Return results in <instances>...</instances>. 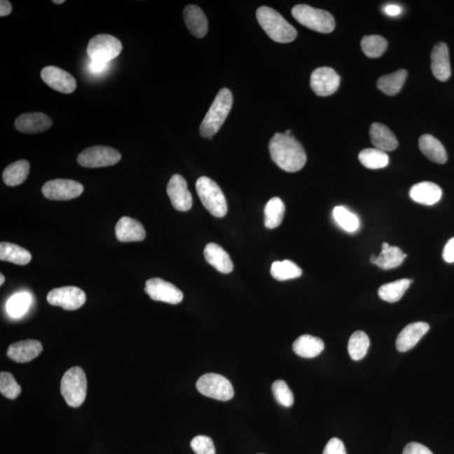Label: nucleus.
I'll list each match as a JSON object with an SVG mask.
<instances>
[{
    "label": "nucleus",
    "instance_id": "obj_1",
    "mask_svg": "<svg viewBox=\"0 0 454 454\" xmlns=\"http://www.w3.org/2000/svg\"><path fill=\"white\" fill-rule=\"evenodd\" d=\"M268 149L273 161L281 170L296 172L305 165V151L292 135L276 133L269 142Z\"/></svg>",
    "mask_w": 454,
    "mask_h": 454
},
{
    "label": "nucleus",
    "instance_id": "obj_2",
    "mask_svg": "<svg viewBox=\"0 0 454 454\" xmlns=\"http://www.w3.org/2000/svg\"><path fill=\"white\" fill-rule=\"evenodd\" d=\"M256 16L261 27L273 41L280 43H289L296 40V29L273 8L260 7L256 11Z\"/></svg>",
    "mask_w": 454,
    "mask_h": 454
},
{
    "label": "nucleus",
    "instance_id": "obj_3",
    "mask_svg": "<svg viewBox=\"0 0 454 454\" xmlns=\"http://www.w3.org/2000/svg\"><path fill=\"white\" fill-rule=\"evenodd\" d=\"M233 97L228 88L219 91L203 121L200 132L202 137L209 138L221 129L233 107Z\"/></svg>",
    "mask_w": 454,
    "mask_h": 454
},
{
    "label": "nucleus",
    "instance_id": "obj_4",
    "mask_svg": "<svg viewBox=\"0 0 454 454\" xmlns=\"http://www.w3.org/2000/svg\"><path fill=\"white\" fill-rule=\"evenodd\" d=\"M196 191L205 208L214 217H224L227 213V202L221 188L208 177H200L196 182Z\"/></svg>",
    "mask_w": 454,
    "mask_h": 454
},
{
    "label": "nucleus",
    "instance_id": "obj_5",
    "mask_svg": "<svg viewBox=\"0 0 454 454\" xmlns=\"http://www.w3.org/2000/svg\"><path fill=\"white\" fill-rule=\"evenodd\" d=\"M292 15L298 23L319 33H331L336 27L333 16L329 12L307 4H297L292 8Z\"/></svg>",
    "mask_w": 454,
    "mask_h": 454
},
{
    "label": "nucleus",
    "instance_id": "obj_6",
    "mask_svg": "<svg viewBox=\"0 0 454 454\" xmlns=\"http://www.w3.org/2000/svg\"><path fill=\"white\" fill-rule=\"evenodd\" d=\"M61 393L71 407H79L85 401L87 378L81 368L74 367L67 370L62 378Z\"/></svg>",
    "mask_w": 454,
    "mask_h": 454
},
{
    "label": "nucleus",
    "instance_id": "obj_7",
    "mask_svg": "<svg viewBox=\"0 0 454 454\" xmlns=\"http://www.w3.org/2000/svg\"><path fill=\"white\" fill-rule=\"evenodd\" d=\"M198 391L205 397L218 399V401H230L234 397L233 386L229 380L217 373H205L196 383Z\"/></svg>",
    "mask_w": 454,
    "mask_h": 454
},
{
    "label": "nucleus",
    "instance_id": "obj_8",
    "mask_svg": "<svg viewBox=\"0 0 454 454\" xmlns=\"http://www.w3.org/2000/svg\"><path fill=\"white\" fill-rule=\"evenodd\" d=\"M120 40L111 35L95 36L88 42L87 54L91 61L109 63L121 54Z\"/></svg>",
    "mask_w": 454,
    "mask_h": 454
},
{
    "label": "nucleus",
    "instance_id": "obj_9",
    "mask_svg": "<svg viewBox=\"0 0 454 454\" xmlns=\"http://www.w3.org/2000/svg\"><path fill=\"white\" fill-rule=\"evenodd\" d=\"M121 159V154L117 150L109 146H95L83 150L77 160L82 167L95 168L115 165Z\"/></svg>",
    "mask_w": 454,
    "mask_h": 454
},
{
    "label": "nucleus",
    "instance_id": "obj_10",
    "mask_svg": "<svg viewBox=\"0 0 454 454\" xmlns=\"http://www.w3.org/2000/svg\"><path fill=\"white\" fill-rule=\"evenodd\" d=\"M83 191L81 184L71 179L50 180L42 187V193L50 200H73L81 195Z\"/></svg>",
    "mask_w": 454,
    "mask_h": 454
},
{
    "label": "nucleus",
    "instance_id": "obj_11",
    "mask_svg": "<svg viewBox=\"0 0 454 454\" xmlns=\"http://www.w3.org/2000/svg\"><path fill=\"white\" fill-rule=\"evenodd\" d=\"M46 300L52 305L60 306L67 310H75L84 305L86 294L75 286H66L50 290Z\"/></svg>",
    "mask_w": 454,
    "mask_h": 454
},
{
    "label": "nucleus",
    "instance_id": "obj_12",
    "mask_svg": "<svg viewBox=\"0 0 454 454\" xmlns=\"http://www.w3.org/2000/svg\"><path fill=\"white\" fill-rule=\"evenodd\" d=\"M145 292L151 300L177 305L183 301L184 294L175 285L159 277L146 281Z\"/></svg>",
    "mask_w": 454,
    "mask_h": 454
},
{
    "label": "nucleus",
    "instance_id": "obj_13",
    "mask_svg": "<svg viewBox=\"0 0 454 454\" xmlns=\"http://www.w3.org/2000/svg\"><path fill=\"white\" fill-rule=\"evenodd\" d=\"M340 76L329 67H319L310 76V87L318 96H329L338 90Z\"/></svg>",
    "mask_w": 454,
    "mask_h": 454
},
{
    "label": "nucleus",
    "instance_id": "obj_14",
    "mask_svg": "<svg viewBox=\"0 0 454 454\" xmlns=\"http://www.w3.org/2000/svg\"><path fill=\"white\" fill-rule=\"evenodd\" d=\"M167 193L172 205L179 212H186L192 208L193 198L183 176H172L167 184Z\"/></svg>",
    "mask_w": 454,
    "mask_h": 454
},
{
    "label": "nucleus",
    "instance_id": "obj_15",
    "mask_svg": "<svg viewBox=\"0 0 454 454\" xmlns=\"http://www.w3.org/2000/svg\"><path fill=\"white\" fill-rule=\"evenodd\" d=\"M41 77L49 87L62 94H71L77 87V83L73 76L57 67H44L41 70Z\"/></svg>",
    "mask_w": 454,
    "mask_h": 454
},
{
    "label": "nucleus",
    "instance_id": "obj_16",
    "mask_svg": "<svg viewBox=\"0 0 454 454\" xmlns=\"http://www.w3.org/2000/svg\"><path fill=\"white\" fill-rule=\"evenodd\" d=\"M52 125V119L41 112L23 114L15 121V128L25 134L44 132Z\"/></svg>",
    "mask_w": 454,
    "mask_h": 454
},
{
    "label": "nucleus",
    "instance_id": "obj_17",
    "mask_svg": "<svg viewBox=\"0 0 454 454\" xmlns=\"http://www.w3.org/2000/svg\"><path fill=\"white\" fill-rule=\"evenodd\" d=\"M430 329V326L423 322L409 324L401 331L395 343V346L399 352H407L413 348L419 340L426 335Z\"/></svg>",
    "mask_w": 454,
    "mask_h": 454
},
{
    "label": "nucleus",
    "instance_id": "obj_18",
    "mask_svg": "<svg viewBox=\"0 0 454 454\" xmlns=\"http://www.w3.org/2000/svg\"><path fill=\"white\" fill-rule=\"evenodd\" d=\"M432 71L433 75L439 81L445 82L451 76L449 52L447 44L439 42L433 48L431 54Z\"/></svg>",
    "mask_w": 454,
    "mask_h": 454
},
{
    "label": "nucleus",
    "instance_id": "obj_19",
    "mask_svg": "<svg viewBox=\"0 0 454 454\" xmlns=\"http://www.w3.org/2000/svg\"><path fill=\"white\" fill-rule=\"evenodd\" d=\"M42 350L43 347L39 340H20L8 347L7 356L17 363H27L39 356Z\"/></svg>",
    "mask_w": 454,
    "mask_h": 454
},
{
    "label": "nucleus",
    "instance_id": "obj_20",
    "mask_svg": "<svg viewBox=\"0 0 454 454\" xmlns=\"http://www.w3.org/2000/svg\"><path fill=\"white\" fill-rule=\"evenodd\" d=\"M116 235L122 242H142L146 238V231L141 222L124 216L117 222Z\"/></svg>",
    "mask_w": 454,
    "mask_h": 454
},
{
    "label": "nucleus",
    "instance_id": "obj_21",
    "mask_svg": "<svg viewBox=\"0 0 454 454\" xmlns=\"http://www.w3.org/2000/svg\"><path fill=\"white\" fill-rule=\"evenodd\" d=\"M411 200L424 205H433L441 200L443 191L439 185L432 182H422L413 185L409 193Z\"/></svg>",
    "mask_w": 454,
    "mask_h": 454
},
{
    "label": "nucleus",
    "instance_id": "obj_22",
    "mask_svg": "<svg viewBox=\"0 0 454 454\" xmlns=\"http://www.w3.org/2000/svg\"><path fill=\"white\" fill-rule=\"evenodd\" d=\"M184 19L185 25L193 36L203 38L207 34L208 20L200 7L193 4L185 7Z\"/></svg>",
    "mask_w": 454,
    "mask_h": 454
},
{
    "label": "nucleus",
    "instance_id": "obj_23",
    "mask_svg": "<svg viewBox=\"0 0 454 454\" xmlns=\"http://www.w3.org/2000/svg\"><path fill=\"white\" fill-rule=\"evenodd\" d=\"M205 259L208 263L222 273H230L234 265L231 256L216 243H209L204 251Z\"/></svg>",
    "mask_w": 454,
    "mask_h": 454
},
{
    "label": "nucleus",
    "instance_id": "obj_24",
    "mask_svg": "<svg viewBox=\"0 0 454 454\" xmlns=\"http://www.w3.org/2000/svg\"><path fill=\"white\" fill-rule=\"evenodd\" d=\"M370 139L376 149L385 151H392L397 149L399 143L394 133L381 123H373L370 128Z\"/></svg>",
    "mask_w": 454,
    "mask_h": 454
},
{
    "label": "nucleus",
    "instance_id": "obj_25",
    "mask_svg": "<svg viewBox=\"0 0 454 454\" xmlns=\"http://www.w3.org/2000/svg\"><path fill=\"white\" fill-rule=\"evenodd\" d=\"M419 149L432 162L439 164L447 162L448 155L444 146L432 135L425 134L420 137Z\"/></svg>",
    "mask_w": 454,
    "mask_h": 454
},
{
    "label": "nucleus",
    "instance_id": "obj_26",
    "mask_svg": "<svg viewBox=\"0 0 454 454\" xmlns=\"http://www.w3.org/2000/svg\"><path fill=\"white\" fill-rule=\"evenodd\" d=\"M324 343L321 338L311 335H302L293 343V350L298 356L312 359L321 355L324 350Z\"/></svg>",
    "mask_w": 454,
    "mask_h": 454
},
{
    "label": "nucleus",
    "instance_id": "obj_27",
    "mask_svg": "<svg viewBox=\"0 0 454 454\" xmlns=\"http://www.w3.org/2000/svg\"><path fill=\"white\" fill-rule=\"evenodd\" d=\"M380 254L377 256L376 265L385 270L399 267L407 256L401 248L390 246L387 242L382 244Z\"/></svg>",
    "mask_w": 454,
    "mask_h": 454
},
{
    "label": "nucleus",
    "instance_id": "obj_28",
    "mask_svg": "<svg viewBox=\"0 0 454 454\" xmlns=\"http://www.w3.org/2000/svg\"><path fill=\"white\" fill-rule=\"evenodd\" d=\"M32 259L31 252L15 244L4 242L0 244V260L17 265H27Z\"/></svg>",
    "mask_w": 454,
    "mask_h": 454
},
{
    "label": "nucleus",
    "instance_id": "obj_29",
    "mask_svg": "<svg viewBox=\"0 0 454 454\" xmlns=\"http://www.w3.org/2000/svg\"><path fill=\"white\" fill-rule=\"evenodd\" d=\"M29 174V162L27 160H20L11 164L4 170V182L8 186H18L27 180Z\"/></svg>",
    "mask_w": 454,
    "mask_h": 454
},
{
    "label": "nucleus",
    "instance_id": "obj_30",
    "mask_svg": "<svg viewBox=\"0 0 454 454\" xmlns=\"http://www.w3.org/2000/svg\"><path fill=\"white\" fill-rule=\"evenodd\" d=\"M285 205L280 198H272L265 206L264 225L268 229H275L284 220Z\"/></svg>",
    "mask_w": 454,
    "mask_h": 454
},
{
    "label": "nucleus",
    "instance_id": "obj_31",
    "mask_svg": "<svg viewBox=\"0 0 454 454\" xmlns=\"http://www.w3.org/2000/svg\"><path fill=\"white\" fill-rule=\"evenodd\" d=\"M407 71L405 69L398 70L394 73L383 76L378 78L377 87L387 95L393 96L397 95L406 82Z\"/></svg>",
    "mask_w": 454,
    "mask_h": 454
},
{
    "label": "nucleus",
    "instance_id": "obj_32",
    "mask_svg": "<svg viewBox=\"0 0 454 454\" xmlns=\"http://www.w3.org/2000/svg\"><path fill=\"white\" fill-rule=\"evenodd\" d=\"M411 282V280L403 279L391 282L389 284H383L378 289V296L383 301L387 302H397L401 300L408 288L410 287Z\"/></svg>",
    "mask_w": 454,
    "mask_h": 454
},
{
    "label": "nucleus",
    "instance_id": "obj_33",
    "mask_svg": "<svg viewBox=\"0 0 454 454\" xmlns=\"http://www.w3.org/2000/svg\"><path fill=\"white\" fill-rule=\"evenodd\" d=\"M271 275L279 281L297 279L302 275V269L290 260L277 261L272 264Z\"/></svg>",
    "mask_w": 454,
    "mask_h": 454
},
{
    "label": "nucleus",
    "instance_id": "obj_34",
    "mask_svg": "<svg viewBox=\"0 0 454 454\" xmlns=\"http://www.w3.org/2000/svg\"><path fill=\"white\" fill-rule=\"evenodd\" d=\"M370 340L364 331H357L351 336L348 340V350L352 360L359 361L367 355Z\"/></svg>",
    "mask_w": 454,
    "mask_h": 454
},
{
    "label": "nucleus",
    "instance_id": "obj_35",
    "mask_svg": "<svg viewBox=\"0 0 454 454\" xmlns=\"http://www.w3.org/2000/svg\"><path fill=\"white\" fill-rule=\"evenodd\" d=\"M359 161L369 170H380L390 163L388 154L376 149H367L360 151Z\"/></svg>",
    "mask_w": 454,
    "mask_h": 454
},
{
    "label": "nucleus",
    "instance_id": "obj_36",
    "mask_svg": "<svg viewBox=\"0 0 454 454\" xmlns=\"http://www.w3.org/2000/svg\"><path fill=\"white\" fill-rule=\"evenodd\" d=\"M32 304V296L27 292H20L8 298L6 310L13 318L22 317Z\"/></svg>",
    "mask_w": 454,
    "mask_h": 454
},
{
    "label": "nucleus",
    "instance_id": "obj_37",
    "mask_svg": "<svg viewBox=\"0 0 454 454\" xmlns=\"http://www.w3.org/2000/svg\"><path fill=\"white\" fill-rule=\"evenodd\" d=\"M361 48L366 56L377 58L385 53L388 48V41L380 36H366L362 39Z\"/></svg>",
    "mask_w": 454,
    "mask_h": 454
},
{
    "label": "nucleus",
    "instance_id": "obj_38",
    "mask_svg": "<svg viewBox=\"0 0 454 454\" xmlns=\"http://www.w3.org/2000/svg\"><path fill=\"white\" fill-rule=\"evenodd\" d=\"M333 217L340 228L348 233H355L359 228V218L344 206H336L334 208Z\"/></svg>",
    "mask_w": 454,
    "mask_h": 454
},
{
    "label": "nucleus",
    "instance_id": "obj_39",
    "mask_svg": "<svg viewBox=\"0 0 454 454\" xmlns=\"http://www.w3.org/2000/svg\"><path fill=\"white\" fill-rule=\"evenodd\" d=\"M0 392L8 399H15L21 393V388L11 373H0Z\"/></svg>",
    "mask_w": 454,
    "mask_h": 454
},
{
    "label": "nucleus",
    "instance_id": "obj_40",
    "mask_svg": "<svg viewBox=\"0 0 454 454\" xmlns=\"http://www.w3.org/2000/svg\"><path fill=\"white\" fill-rule=\"evenodd\" d=\"M273 397L277 403L284 407H290L294 401V394L284 380H277L272 385Z\"/></svg>",
    "mask_w": 454,
    "mask_h": 454
},
{
    "label": "nucleus",
    "instance_id": "obj_41",
    "mask_svg": "<svg viewBox=\"0 0 454 454\" xmlns=\"http://www.w3.org/2000/svg\"><path fill=\"white\" fill-rule=\"evenodd\" d=\"M195 454H216L213 441L207 436H197L191 443Z\"/></svg>",
    "mask_w": 454,
    "mask_h": 454
},
{
    "label": "nucleus",
    "instance_id": "obj_42",
    "mask_svg": "<svg viewBox=\"0 0 454 454\" xmlns=\"http://www.w3.org/2000/svg\"><path fill=\"white\" fill-rule=\"evenodd\" d=\"M323 454H347L346 448L342 441L333 437L326 445Z\"/></svg>",
    "mask_w": 454,
    "mask_h": 454
},
{
    "label": "nucleus",
    "instance_id": "obj_43",
    "mask_svg": "<svg viewBox=\"0 0 454 454\" xmlns=\"http://www.w3.org/2000/svg\"><path fill=\"white\" fill-rule=\"evenodd\" d=\"M403 454H433L430 449L418 443H410L406 446Z\"/></svg>",
    "mask_w": 454,
    "mask_h": 454
},
{
    "label": "nucleus",
    "instance_id": "obj_44",
    "mask_svg": "<svg viewBox=\"0 0 454 454\" xmlns=\"http://www.w3.org/2000/svg\"><path fill=\"white\" fill-rule=\"evenodd\" d=\"M443 258L445 262L454 263V238L449 240L446 244L443 252Z\"/></svg>",
    "mask_w": 454,
    "mask_h": 454
},
{
    "label": "nucleus",
    "instance_id": "obj_45",
    "mask_svg": "<svg viewBox=\"0 0 454 454\" xmlns=\"http://www.w3.org/2000/svg\"><path fill=\"white\" fill-rule=\"evenodd\" d=\"M109 69V63L91 61L88 64V70L92 74L99 75L104 74Z\"/></svg>",
    "mask_w": 454,
    "mask_h": 454
},
{
    "label": "nucleus",
    "instance_id": "obj_46",
    "mask_svg": "<svg viewBox=\"0 0 454 454\" xmlns=\"http://www.w3.org/2000/svg\"><path fill=\"white\" fill-rule=\"evenodd\" d=\"M401 7L397 4H387L384 7V12L390 16H397L401 14Z\"/></svg>",
    "mask_w": 454,
    "mask_h": 454
},
{
    "label": "nucleus",
    "instance_id": "obj_47",
    "mask_svg": "<svg viewBox=\"0 0 454 454\" xmlns=\"http://www.w3.org/2000/svg\"><path fill=\"white\" fill-rule=\"evenodd\" d=\"M11 4L7 1V0H1V1H0V16H7L8 15H11Z\"/></svg>",
    "mask_w": 454,
    "mask_h": 454
},
{
    "label": "nucleus",
    "instance_id": "obj_48",
    "mask_svg": "<svg viewBox=\"0 0 454 454\" xmlns=\"http://www.w3.org/2000/svg\"><path fill=\"white\" fill-rule=\"evenodd\" d=\"M376 260L377 256L376 255L372 254L371 256H370V263H371L372 264H376Z\"/></svg>",
    "mask_w": 454,
    "mask_h": 454
},
{
    "label": "nucleus",
    "instance_id": "obj_49",
    "mask_svg": "<svg viewBox=\"0 0 454 454\" xmlns=\"http://www.w3.org/2000/svg\"><path fill=\"white\" fill-rule=\"evenodd\" d=\"M4 280H6V277H4L3 273L0 275V284H3L4 283Z\"/></svg>",
    "mask_w": 454,
    "mask_h": 454
},
{
    "label": "nucleus",
    "instance_id": "obj_50",
    "mask_svg": "<svg viewBox=\"0 0 454 454\" xmlns=\"http://www.w3.org/2000/svg\"><path fill=\"white\" fill-rule=\"evenodd\" d=\"M53 2L54 4H62L63 3H65V0H60V1H59V0H58V1H57V0H53Z\"/></svg>",
    "mask_w": 454,
    "mask_h": 454
},
{
    "label": "nucleus",
    "instance_id": "obj_51",
    "mask_svg": "<svg viewBox=\"0 0 454 454\" xmlns=\"http://www.w3.org/2000/svg\"><path fill=\"white\" fill-rule=\"evenodd\" d=\"M284 133H285L286 135H292V134H291V130H286V132H285Z\"/></svg>",
    "mask_w": 454,
    "mask_h": 454
}]
</instances>
